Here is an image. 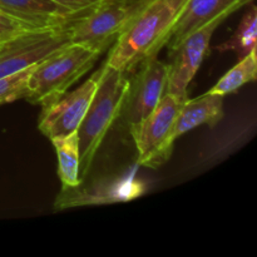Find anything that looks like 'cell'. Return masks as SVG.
I'll return each instance as SVG.
<instances>
[{"mask_svg": "<svg viewBox=\"0 0 257 257\" xmlns=\"http://www.w3.org/2000/svg\"><path fill=\"white\" fill-rule=\"evenodd\" d=\"M187 0H150L123 30L110 49L107 64L131 74L147 58L157 57Z\"/></svg>", "mask_w": 257, "mask_h": 257, "instance_id": "6da1fadb", "label": "cell"}, {"mask_svg": "<svg viewBox=\"0 0 257 257\" xmlns=\"http://www.w3.org/2000/svg\"><path fill=\"white\" fill-rule=\"evenodd\" d=\"M102 77L98 83L89 108L78 128L80 152V178L87 177L93 160L115 123L123 98L130 84V74L109 67L104 62Z\"/></svg>", "mask_w": 257, "mask_h": 257, "instance_id": "7a4b0ae2", "label": "cell"}, {"mask_svg": "<svg viewBox=\"0 0 257 257\" xmlns=\"http://www.w3.org/2000/svg\"><path fill=\"white\" fill-rule=\"evenodd\" d=\"M98 50L82 44H69L34 67L28 79L25 99L42 107L50 104L92 69Z\"/></svg>", "mask_w": 257, "mask_h": 257, "instance_id": "3957f363", "label": "cell"}, {"mask_svg": "<svg viewBox=\"0 0 257 257\" xmlns=\"http://www.w3.org/2000/svg\"><path fill=\"white\" fill-rule=\"evenodd\" d=\"M150 0H103L102 3L73 20L70 39L103 53L114 44L133 18Z\"/></svg>", "mask_w": 257, "mask_h": 257, "instance_id": "277c9868", "label": "cell"}, {"mask_svg": "<svg viewBox=\"0 0 257 257\" xmlns=\"http://www.w3.org/2000/svg\"><path fill=\"white\" fill-rule=\"evenodd\" d=\"M183 102L165 93L155 109L128 130L137 148L138 165L156 168L170 160L175 146L170 135Z\"/></svg>", "mask_w": 257, "mask_h": 257, "instance_id": "5b68a950", "label": "cell"}, {"mask_svg": "<svg viewBox=\"0 0 257 257\" xmlns=\"http://www.w3.org/2000/svg\"><path fill=\"white\" fill-rule=\"evenodd\" d=\"M70 24L35 28L0 44V77L39 64L72 44Z\"/></svg>", "mask_w": 257, "mask_h": 257, "instance_id": "8992f818", "label": "cell"}, {"mask_svg": "<svg viewBox=\"0 0 257 257\" xmlns=\"http://www.w3.org/2000/svg\"><path fill=\"white\" fill-rule=\"evenodd\" d=\"M135 72L133 77H130V84L115 119V123L124 130H130L147 117L160 103L167 88L170 65L157 57H151L141 63Z\"/></svg>", "mask_w": 257, "mask_h": 257, "instance_id": "52a82bcc", "label": "cell"}, {"mask_svg": "<svg viewBox=\"0 0 257 257\" xmlns=\"http://www.w3.org/2000/svg\"><path fill=\"white\" fill-rule=\"evenodd\" d=\"M103 68L104 65L77 89L65 92L54 102L43 107L38 128L45 137L53 140L78 131L97 90Z\"/></svg>", "mask_w": 257, "mask_h": 257, "instance_id": "ba28073f", "label": "cell"}, {"mask_svg": "<svg viewBox=\"0 0 257 257\" xmlns=\"http://www.w3.org/2000/svg\"><path fill=\"white\" fill-rule=\"evenodd\" d=\"M227 18H217L188 34L170 52L171 63L166 93L187 99V89L210 50L213 33Z\"/></svg>", "mask_w": 257, "mask_h": 257, "instance_id": "9c48e42d", "label": "cell"}, {"mask_svg": "<svg viewBox=\"0 0 257 257\" xmlns=\"http://www.w3.org/2000/svg\"><path fill=\"white\" fill-rule=\"evenodd\" d=\"M253 0H187L166 47L173 50L188 34L217 18H228Z\"/></svg>", "mask_w": 257, "mask_h": 257, "instance_id": "30bf717a", "label": "cell"}, {"mask_svg": "<svg viewBox=\"0 0 257 257\" xmlns=\"http://www.w3.org/2000/svg\"><path fill=\"white\" fill-rule=\"evenodd\" d=\"M0 12L35 28L68 24L85 14L70 12L52 0H0Z\"/></svg>", "mask_w": 257, "mask_h": 257, "instance_id": "8fae6325", "label": "cell"}, {"mask_svg": "<svg viewBox=\"0 0 257 257\" xmlns=\"http://www.w3.org/2000/svg\"><path fill=\"white\" fill-rule=\"evenodd\" d=\"M223 118V97L206 93L193 99H186L173 123L170 140L175 143L177 138L202 124L215 127Z\"/></svg>", "mask_w": 257, "mask_h": 257, "instance_id": "7c38bea8", "label": "cell"}, {"mask_svg": "<svg viewBox=\"0 0 257 257\" xmlns=\"http://www.w3.org/2000/svg\"><path fill=\"white\" fill-rule=\"evenodd\" d=\"M58 156V176L63 187L77 188L80 185V152L78 131L63 137L53 138Z\"/></svg>", "mask_w": 257, "mask_h": 257, "instance_id": "4fadbf2b", "label": "cell"}, {"mask_svg": "<svg viewBox=\"0 0 257 257\" xmlns=\"http://www.w3.org/2000/svg\"><path fill=\"white\" fill-rule=\"evenodd\" d=\"M257 77V57L256 49L248 53L243 58H241L240 62L231 68L210 90L208 93L218 95H225L235 93L240 89L242 85L247 83L255 82Z\"/></svg>", "mask_w": 257, "mask_h": 257, "instance_id": "5bb4252c", "label": "cell"}, {"mask_svg": "<svg viewBox=\"0 0 257 257\" xmlns=\"http://www.w3.org/2000/svg\"><path fill=\"white\" fill-rule=\"evenodd\" d=\"M257 39V9L255 5L250 8L247 13L243 15L242 20L238 24L236 32L231 38L222 44L217 45L216 49L218 52H235L238 58H243L248 53L256 49Z\"/></svg>", "mask_w": 257, "mask_h": 257, "instance_id": "9a60e30c", "label": "cell"}, {"mask_svg": "<svg viewBox=\"0 0 257 257\" xmlns=\"http://www.w3.org/2000/svg\"><path fill=\"white\" fill-rule=\"evenodd\" d=\"M35 65L20 72L0 77V105L24 98L27 94L28 79Z\"/></svg>", "mask_w": 257, "mask_h": 257, "instance_id": "2e32d148", "label": "cell"}, {"mask_svg": "<svg viewBox=\"0 0 257 257\" xmlns=\"http://www.w3.org/2000/svg\"><path fill=\"white\" fill-rule=\"evenodd\" d=\"M32 29L35 27L0 12V44Z\"/></svg>", "mask_w": 257, "mask_h": 257, "instance_id": "e0dca14e", "label": "cell"}, {"mask_svg": "<svg viewBox=\"0 0 257 257\" xmlns=\"http://www.w3.org/2000/svg\"><path fill=\"white\" fill-rule=\"evenodd\" d=\"M52 2L65 8V9L70 10V12L83 14V13L92 10L93 8L97 7L103 0H52Z\"/></svg>", "mask_w": 257, "mask_h": 257, "instance_id": "ac0fdd59", "label": "cell"}]
</instances>
